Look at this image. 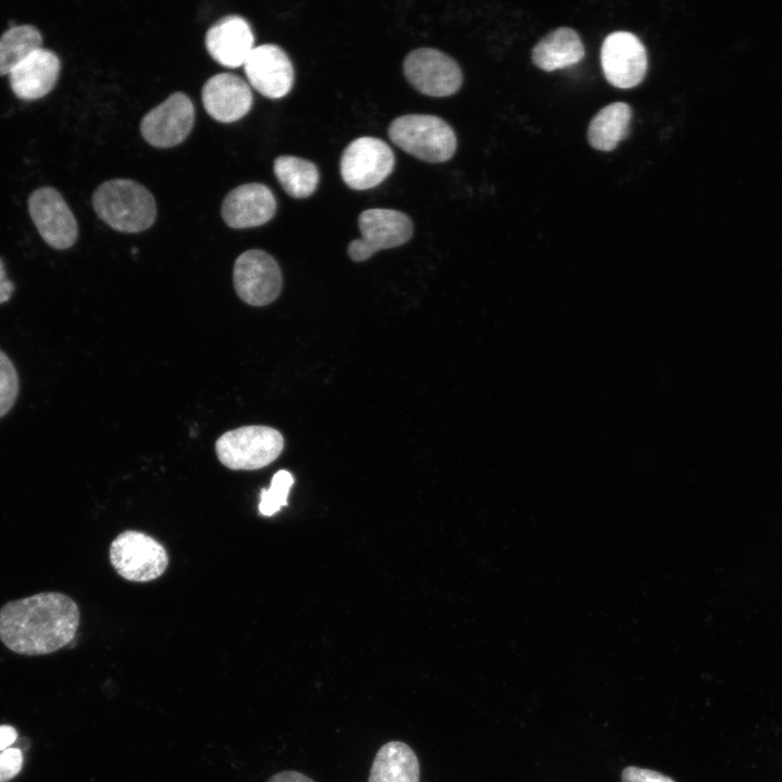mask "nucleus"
Instances as JSON below:
<instances>
[{"mask_svg":"<svg viewBox=\"0 0 782 782\" xmlns=\"http://www.w3.org/2000/svg\"><path fill=\"white\" fill-rule=\"evenodd\" d=\"M79 621L74 600L61 592H40L0 608V641L20 655H46L71 643Z\"/></svg>","mask_w":782,"mask_h":782,"instance_id":"f257e3e1","label":"nucleus"},{"mask_svg":"<svg viewBox=\"0 0 782 782\" xmlns=\"http://www.w3.org/2000/svg\"><path fill=\"white\" fill-rule=\"evenodd\" d=\"M92 205L98 216L122 232H139L151 227L156 204L151 192L131 179H111L93 192Z\"/></svg>","mask_w":782,"mask_h":782,"instance_id":"f03ea898","label":"nucleus"},{"mask_svg":"<svg viewBox=\"0 0 782 782\" xmlns=\"http://www.w3.org/2000/svg\"><path fill=\"white\" fill-rule=\"evenodd\" d=\"M388 135L403 151L429 163L449 161L457 146L453 128L441 117L430 114L399 116L390 123Z\"/></svg>","mask_w":782,"mask_h":782,"instance_id":"7ed1b4c3","label":"nucleus"},{"mask_svg":"<svg viewBox=\"0 0 782 782\" xmlns=\"http://www.w3.org/2000/svg\"><path fill=\"white\" fill-rule=\"evenodd\" d=\"M282 434L267 426H244L223 433L215 443L219 462L232 470H255L283 450Z\"/></svg>","mask_w":782,"mask_h":782,"instance_id":"20e7f679","label":"nucleus"},{"mask_svg":"<svg viewBox=\"0 0 782 782\" xmlns=\"http://www.w3.org/2000/svg\"><path fill=\"white\" fill-rule=\"evenodd\" d=\"M109 555L116 572L135 582L159 578L168 565L165 547L154 538L136 530L118 534L110 545Z\"/></svg>","mask_w":782,"mask_h":782,"instance_id":"39448f33","label":"nucleus"},{"mask_svg":"<svg viewBox=\"0 0 782 782\" xmlns=\"http://www.w3.org/2000/svg\"><path fill=\"white\" fill-rule=\"evenodd\" d=\"M394 154L390 146L375 137L351 141L340 159L344 184L354 190H367L381 184L393 171Z\"/></svg>","mask_w":782,"mask_h":782,"instance_id":"423d86ee","label":"nucleus"},{"mask_svg":"<svg viewBox=\"0 0 782 782\" xmlns=\"http://www.w3.org/2000/svg\"><path fill=\"white\" fill-rule=\"evenodd\" d=\"M357 223L362 237L348 247L349 256L355 262L365 261L379 250L406 243L414 230L409 216L392 209L365 210Z\"/></svg>","mask_w":782,"mask_h":782,"instance_id":"0eeeda50","label":"nucleus"},{"mask_svg":"<svg viewBox=\"0 0 782 782\" xmlns=\"http://www.w3.org/2000/svg\"><path fill=\"white\" fill-rule=\"evenodd\" d=\"M406 80L420 93L449 97L462 86L463 74L454 59L433 48H418L404 59Z\"/></svg>","mask_w":782,"mask_h":782,"instance_id":"6e6552de","label":"nucleus"},{"mask_svg":"<svg viewBox=\"0 0 782 782\" xmlns=\"http://www.w3.org/2000/svg\"><path fill=\"white\" fill-rule=\"evenodd\" d=\"M232 277L238 297L252 306L274 302L282 287V275L276 260L257 249L248 250L237 257Z\"/></svg>","mask_w":782,"mask_h":782,"instance_id":"1a4fd4ad","label":"nucleus"},{"mask_svg":"<svg viewBox=\"0 0 782 782\" xmlns=\"http://www.w3.org/2000/svg\"><path fill=\"white\" fill-rule=\"evenodd\" d=\"M28 212L43 241L53 249L72 247L78 237L74 214L59 191L41 187L28 198Z\"/></svg>","mask_w":782,"mask_h":782,"instance_id":"9d476101","label":"nucleus"},{"mask_svg":"<svg viewBox=\"0 0 782 782\" xmlns=\"http://www.w3.org/2000/svg\"><path fill=\"white\" fill-rule=\"evenodd\" d=\"M601 63L607 81L622 89L638 86L647 71V53L632 33L614 31L603 41Z\"/></svg>","mask_w":782,"mask_h":782,"instance_id":"9b49d317","label":"nucleus"},{"mask_svg":"<svg viewBox=\"0 0 782 782\" xmlns=\"http://www.w3.org/2000/svg\"><path fill=\"white\" fill-rule=\"evenodd\" d=\"M194 123V106L182 92L172 93L141 119L144 140L156 148H171L182 142Z\"/></svg>","mask_w":782,"mask_h":782,"instance_id":"f8f14e48","label":"nucleus"},{"mask_svg":"<svg viewBox=\"0 0 782 782\" xmlns=\"http://www.w3.org/2000/svg\"><path fill=\"white\" fill-rule=\"evenodd\" d=\"M243 68L252 87L266 98H282L293 86V65L287 53L276 45L254 47Z\"/></svg>","mask_w":782,"mask_h":782,"instance_id":"ddd939ff","label":"nucleus"},{"mask_svg":"<svg viewBox=\"0 0 782 782\" xmlns=\"http://www.w3.org/2000/svg\"><path fill=\"white\" fill-rule=\"evenodd\" d=\"M276 207L275 195L267 186L250 182L229 191L220 212L227 226L243 229L267 223L275 215Z\"/></svg>","mask_w":782,"mask_h":782,"instance_id":"4468645a","label":"nucleus"},{"mask_svg":"<svg viewBox=\"0 0 782 782\" xmlns=\"http://www.w3.org/2000/svg\"><path fill=\"white\" fill-rule=\"evenodd\" d=\"M201 96L209 115L222 123L242 118L253 103L249 85L231 73H220L209 78L202 87Z\"/></svg>","mask_w":782,"mask_h":782,"instance_id":"2eb2a0df","label":"nucleus"},{"mask_svg":"<svg viewBox=\"0 0 782 782\" xmlns=\"http://www.w3.org/2000/svg\"><path fill=\"white\" fill-rule=\"evenodd\" d=\"M205 47L210 55L223 66L239 67L254 49V36L245 18L228 15L209 28Z\"/></svg>","mask_w":782,"mask_h":782,"instance_id":"dca6fc26","label":"nucleus"},{"mask_svg":"<svg viewBox=\"0 0 782 782\" xmlns=\"http://www.w3.org/2000/svg\"><path fill=\"white\" fill-rule=\"evenodd\" d=\"M58 55L43 47L35 50L9 74L13 92L21 99L34 100L46 96L60 74Z\"/></svg>","mask_w":782,"mask_h":782,"instance_id":"f3484780","label":"nucleus"},{"mask_svg":"<svg viewBox=\"0 0 782 782\" xmlns=\"http://www.w3.org/2000/svg\"><path fill=\"white\" fill-rule=\"evenodd\" d=\"M584 47L578 33L569 27H559L545 35L532 49L533 64L552 72L580 62Z\"/></svg>","mask_w":782,"mask_h":782,"instance_id":"a211bd4d","label":"nucleus"},{"mask_svg":"<svg viewBox=\"0 0 782 782\" xmlns=\"http://www.w3.org/2000/svg\"><path fill=\"white\" fill-rule=\"evenodd\" d=\"M368 782H419L417 755L404 742L386 743L375 756Z\"/></svg>","mask_w":782,"mask_h":782,"instance_id":"6ab92c4d","label":"nucleus"},{"mask_svg":"<svg viewBox=\"0 0 782 782\" xmlns=\"http://www.w3.org/2000/svg\"><path fill=\"white\" fill-rule=\"evenodd\" d=\"M632 110L625 102H614L600 110L588 128L589 143L600 151H611L630 129Z\"/></svg>","mask_w":782,"mask_h":782,"instance_id":"aec40b11","label":"nucleus"},{"mask_svg":"<svg viewBox=\"0 0 782 782\" xmlns=\"http://www.w3.org/2000/svg\"><path fill=\"white\" fill-rule=\"evenodd\" d=\"M273 168L279 184L292 198H307L317 188L319 173L316 165L308 160L280 155L275 159Z\"/></svg>","mask_w":782,"mask_h":782,"instance_id":"412c9836","label":"nucleus"},{"mask_svg":"<svg viewBox=\"0 0 782 782\" xmlns=\"http://www.w3.org/2000/svg\"><path fill=\"white\" fill-rule=\"evenodd\" d=\"M40 31L33 25H12L0 36V75H9L26 56L41 48Z\"/></svg>","mask_w":782,"mask_h":782,"instance_id":"4be33fe9","label":"nucleus"},{"mask_svg":"<svg viewBox=\"0 0 782 782\" xmlns=\"http://www.w3.org/2000/svg\"><path fill=\"white\" fill-rule=\"evenodd\" d=\"M293 484L292 475L282 469L277 471L270 482L269 489L261 491L258 510L263 516H273L287 505V497Z\"/></svg>","mask_w":782,"mask_h":782,"instance_id":"5701e85b","label":"nucleus"},{"mask_svg":"<svg viewBox=\"0 0 782 782\" xmlns=\"http://www.w3.org/2000/svg\"><path fill=\"white\" fill-rule=\"evenodd\" d=\"M18 376L14 364L0 350V418L13 407L18 394Z\"/></svg>","mask_w":782,"mask_h":782,"instance_id":"b1692460","label":"nucleus"},{"mask_svg":"<svg viewBox=\"0 0 782 782\" xmlns=\"http://www.w3.org/2000/svg\"><path fill=\"white\" fill-rule=\"evenodd\" d=\"M23 765L21 749L9 747L0 753V782H8L18 774Z\"/></svg>","mask_w":782,"mask_h":782,"instance_id":"393cba45","label":"nucleus"},{"mask_svg":"<svg viewBox=\"0 0 782 782\" xmlns=\"http://www.w3.org/2000/svg\"><path fill=\"white\" fill-rule=\"evenodd\" d=\"M622 782H674L670 777L652 769L635 766L626 767L621 773Z\"/></svg>","mask_w":782,"mask_h":782,"instance_id":"a878e982","label":"nucleus"},{"mask_svg":"<svg viewBox=\"0 0 782 782\" xmlns=\"http://www.w3.org/2000/svg\"><path fill=\"white\" fill-rule=\"evenodd\" d=\"M267 782H314L311 778L307 775L299 772V771H280L275 774H273Z\"/></svg>","mask_w":782,"mask_h":782,"instance_id":"bb28decb","label":"nucleus"},{"mask_svg":"<svg viewBox=\"0 0 782 782\" xmlns=\"http://www.w3.org/2000/svg\"><path fill=\"white\" fill-rule=\"evenodd\" d=\"M13 291L14 285L8 279L3 262L0 258V304L9 301Z\"/></svg>","mask_w":782,"mask_h":782,"instance_id":"cd10ccee","label":"nucleus"},{"mask_svg":"<svg viewBox=\"0 0 782 782\" xmlns=\"http://www.w3.org/2000/svg\"><path fill=\"white\" fill-rule=\"evenodd\" d=\"M17 739L16 730L11 726H0V752L9 748Z\"/></svg>","mask_w":782,"mask_h":782,"instance_id":"c85d7f7f","label":"nucleus"}]
</instances>
